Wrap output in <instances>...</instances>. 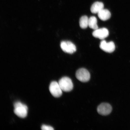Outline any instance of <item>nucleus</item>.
Listing matches in <instances>:
<instances>
[{"label":"nucleus","instance_id":"f257e3e1","mask_svg":"<svg viewBox=\"0 0 130 130\" xmlns=\"http://www.w3.org/2000/svg\"><path fill=\"white\" fill-rule=\"evenodd\" d=\"M14 112L17 116L22 118L27 116L28 108L26 105L18 102L14 103Z\"/></svg>","mask_w":130,"mask_h":130},{"label":"nucleus","instance_id":"f03ea898","mask_svg":"<svg viewBox=\"0 0 130 130\" xmlns=\"http://www.w3.org/2000/svg\"><path fill=\"white\" fill-rule=\"evenodd\" d=\"M62 90L65 92H69L73 88L72 80L69 77H64L60 79L58 82Z\"/></svg>","mask_w":130,"mask_h":130},{"label":"nucleus","instance_id":"7ed1b4c3","mask_svg":"<svg viewBox=\"0 0 130 130\" xmlns=\"http://www.w3.org/2000/svg\"><path fill=\"white\" fill-rule=\"evenodd\" d=\"M76 76L78 80L81 82H86L88 81L90 78V75L89 71L84 68H81L76 72Z\"/></svg>","mask_w":130,"mask_h":130},{"label":"nucleus","instance_id":"20e7f679","mask_svg":"<svg viewBox=\"0 0 130 130\" xmlns=\"http://www.w3.org/2000/svg\"><path fill=\"white\" fill-rule=\"evenodd\" d=\"M50 93L53 96L56 98L60 97L62 95V90L59 84L56 81H53L50 84L49 87Z\"/></svg>","mask_w":130,"mask_h":130},{"label":"nucleus","instance_id":"39448f33","mask_svg":"<svg viewBox=\"0 0 130 130\" xmlns=\"http://www.w3.org/2000/svg\"><path fill=\"white\" fill-rule=\"evenodd\" d=\"M60 46L64 52L71 54L75 52L77 50L75 45L70 41H64L61 42Z\"/></svg>","mask_w":130,"mask_h":130},{"label":"nucleus","instance_id":"423d86ee","mask_svg":"<svg viewBox=\"0 0 130 130\" xmlns=\"http://www.w3.org/2000/svg\"><path fill=\"white\" fill-rule=\"evenodd\" d=\"M101 49L106 52L111 53L115 51V43L112 41L107 42L105 40H102L100 45Z\"/></svg>","mask_w":130,"mask_h":130},{"label":"nucleus","instance_id":"0eeeda50","mask_svg":"<svg viewBox=\"0 0 130 130\" xmlns=\"http://www.w3.org/2000/svg\"><path fill=\"white\" fill-rule=\"evenodd\" d=\"M98 112L102 115H107L111 112L112 107L108 103H102L99 106L97 109Z\"/></svg>","mask_w":130,"mask_h":130},{"label":"nucleus","instance_id":"6e6552de","mask_svg":"<svg viewBox=\"0 0 130 130\" xmlns=\"http://www.w3.org/2000/svg\"><path fill=\"white\" fill-rule=\"evenodd\" d=\"M109 31L108 29L105 28H98L94 30L92 32V35L95 38L101 40H104L109 35Z\"/></svg>","mask_w":130,"mask_h":130},{"label":"nucleus","instance_id":"1a4fd4ad","mask_svg":"<svg viewBox=\"0 0 130 130\" xmlns=\"http://www.w3.org/2000/svg\"><path fill=\"white\" fill-rule=\"evenodd\" d=\"M104 5L103 3L100 2H96L92 5L91 8V11L93 14H98L104 9Z\"/></svg>","mask_w":130,"mask_h":130},{"label":"nucleus","instance_id":"9d476101","mask_svg":"<svg viewBox=\"0 0 130 130\" xmlns=\"http://www.w3.org/2000/svg\"><path fill=\"white\" fill-rule=\"evenodd\" d=\"M98 16L101 20L105 21L109 19L111 17V14L108 9H103L98 13Z\"/></svg>","mask_w":130,"mask_h":130},{"label":"nucleus","instance_id":"9b49d317","mask_svg":"<svg viewBox=\"0 0 130 130\" xmlns=\"http://www.w3.org/2000/svg\"><path fill=\"white\" fill-rule=\"evenodd\" d=\"M88 26L91 29L95 30L98 28L96 18L92 16L89 19Z\"/></svg>","mask_w":130,"mask_h":130},{"label":"nucleus","instance_id":"f8f14e48","mask_svg":"<svg viewBox=\"0 0 130 130\" xmlns=\"http://www.w3.org/2000/svg\"><path fill=\"white\" fill-rule=\"evenodd\" d=\"M89 18L87 16L84 15L79 19V24L81 28L86 29L88 26Z\"/></svg>","mask_w":130,"mask_h":130},{"label":"nucleus","instance_id":"ddd939ff","mask_svg":"<svg viewBox=\"0 0 130 130\" xmlns=\"http://www.w3.org/2000/svg\"><path fill=\"white\" fill-rule=\"evenodd\" d=\"M41 129L43 130H53L54 128L50 126L43 125L41 126Z\"/></svg>","mask_w":130,"mask_h":130}]
</instances>
